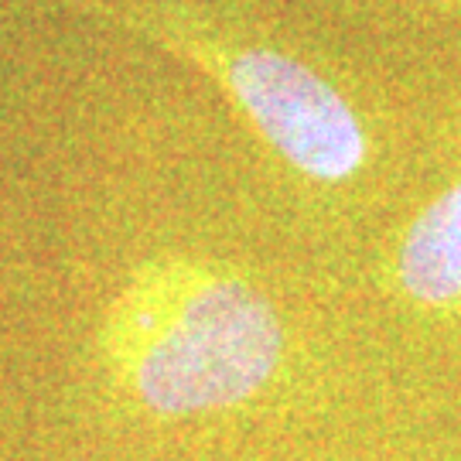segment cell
<instances>
[{
	"label": "cell",
	"instance_id": "cell-3",
	"mask_svg": "<svg viewBox=\"0 0 461 461\" xmlns=\"http://www.w3.org/2000/svg\"><path fill=\"white\" fill-rule=\"evenodd\" d=\"M396 284L428 312H461V178L428 202L396 249Z\"/></svg>",
	"mask_w": 461,
	"mask_h": 461
},
{
	"label": "cell",
	"instance_id": "cell-1",
	"mask_svg": "<svg viewBox=\"0 0 461 461\" xmlns=\"http://www.w3.org/2000/svg\"><path fill=\"white\" fill-rule=\"evenodd\" d=\"M116 383L150 413L226 411L277 376V308L230 270L188 260L144 267L116 297L103 331Z\"/></svg>",
	"mask_w": 461,
	"mask_h": 461
},
{
	"label": "cell",
	"instance_id": "cell-2",
	"mask_svg": "<svg viewBox=\"0 0 461 461\" xmlns=\"http://www.w3.org/2000/svg\"><path fill=\"white\" fill-rule=\"evenodd\" d=\"M226 86L264 140L314 182H346L366 165V131L342 93L318 72L267 49L226 66Z\"/></svg>",
	"mask_w": 461,
	"mask_h": 461
}]
</instances>
